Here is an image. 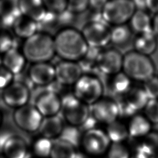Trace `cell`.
Returning a JSON list of instances; mask_svg holds the SVG:
<instances>
[{
    "mask_svg": "<svg viewBox=\"0 0 158 158\" xmlns=\"http://www.w3.org/2000/svg\"><path fill=\"white\" fill-rule=\"evenodd\" d=\"M132 42L134 51L149 57L156 51L158 46L157 37L152 30L136 34Z\"/></svg>",
    "mask_w": 158,
    "mask_h": 158,
    "instance_id": "obj_19",
    "label": "cell"
},
{
    "mask_svg": "<svg viewBox=\"0 0 158 158\" xmlns=\"http://www.w3.org/2000/svg\"><path fill=\"white\" fill-rule=\"evenodd\" d=\"M157 77H158V74H157Z\"/></svg>",
    "mask_w": 158,
    "mask_h": 158,
    "instance_id": "obj_47",
    "label": "cell"
},
{
    "mask_svg": "<svg viewBox=\"0 0 158 158\" xmlns=\"http://www.w3.org/2000/svg\"><path fill=\"white\" fill-rule=\"evenodd\" d=\"M89 7L96 12H101L109 0H88Z\"/></svg>",
    "mask_w": 158,
    "mask_h": 158,
    "instance_id": "obj_38",
    "label": "cell"
},
{
    "mask_svg": "<svg viewBox=\"0 0 158 158\" xmlns=\"http://www.w3.org/2000/svg\"><path fill=\"white\" fill-rule=\"evenodd\" d=\"M107 158H130L127 146L122 143H111L107 151Z\"/></svg>",
    "mask_w": 158,
    "mask_h": 158,
    "instance_id": "obj_30",
    "label": "cell"
},
{
    "mask_svg": "<svg viewBox=\"0 0 158 158\" xmlns=\"http://www.w3.org/2000/svg\"><path fill=\"white\" fill-rule=\"evenodd\" d=\"M105 131L112 143H122L129 136L127 126L117 120L107 124Z\"/></svg>",
    "mask_w": 158,
    "mask_h": 158,
    "instance_id": "obj_28",
    "label": "cell"
},
{
    "mask_svg": "<svg viewBox=\"0 0 158 158\" xmlns=\"http://www.w3.org/2000/svg\"><path fill=\"white\" fill-rule=\"evenodd\" d=\"M149 99H158V77L154 75L142 85Z\"/></svg>",
    "mask_w": 158,
    "mask_h": 158,
    "instance_id": "obj_32",
    "label": "cell"
},
{
    "mask_svg": "<svg viewBox=\"0 0 158 158\" xmlns=\"http://www.w3.org/2000/svg\"><path fill=\"white\" fill-rule=\"evenodd\" d=\"M27 62L22 51L14 47L2 56V65L14 75L20 73L24 69Z\"/></svg>",
    "mask_w": 158,
    "mask_h": 158,
    "instance_id": "obj_21",
    "label": "cell"
},
{
    "mask_svg": "<svg viewBox=\"0 0 158 158\" xmlns=\"http://www.w3.org/2000/svg\"><path fill=\"white\" fill-rule=\"evenodd\" d=\"M2 122H3V115H2V113L1 112V111L0 110V127L2 125Z\"/></svg>",
    "mask_w": 158,
    "mask_h": 158,
    "instance_id": "obj_42",
    "label": "cell"
},
{
    "mask_svg": "<svg viewBox=\"0 0 158 158\" xmlns=\"http://www.w3.org/2000/svg\"><path fill=\"white\" fill-rule=\"evenodd\" d=\"M49 158H77V151L70 140L59 138L52 141Z\"/></svg>",
    "mask_w": 158,
    "mask_h": 158,
    "instance_id": "obj_24",
    "label": "cell"
},
{
    "mask_svg": "<svg viewBox=\"0 0 158 158\" xmlns=\"http://www.w3.org/2000/svg\"><path fill=\"white\" fill-rule=\"evenodd\" d=\"M132 81L122 71L108 76L106 86L113 96L121 98L132 87Z\"/></svg>",
    "mask_w": 158,
    "mask_h": 158,
    "instance_id": "obj_20",
    "label": "cell"
},
{
    "mask_svg": "<svg viewBox=\"0 0 158 158\" xmlns=\"http://www.w3.org/2000/svg\"><path fill=\"white\" fill-rule=\"evenodd\" d=\"M122 71L132 81L143 83L155 75L156 67L149 56L132 50L123 55Z\"/></svg>",
    "mask_w": 158,
    "mask_h": 158,
    "instance_id": "obj_3",
    "label": "cell"
},
{
    "mask_svg": "<svg viewBox=\"0 0 158 158\" xmlns=\"http://www.w3.org/2000/svg\"><path fill=\"white\" fill-rule=\"evenodd\" d=\"M144 110V116L151 123H158V99H149Z\"/></svg>",
    "mask_w": 158,
    "mask_h": 158,
    "instance_id": "obj_33",
    "label": "cell"
},
{
    "mask_svg": "<svg viewBox=\"0 0 158 158\" xmlns=\"http://www.w3.org/2000/svg\"><path fill=\"white\" fill-rule=\"evenodd\" d=\"M18 10L37 23L44 20L48 13L43 0H18Z\"/></svg>",
    "mask_w": 158,
    "mask_h": 158,
    "instance_id": "obj_17",
    "label": "cell"
},
{
    "mask_svg": "<svg viewBox=\"0 0 158 158\" xmlns=\"http://www.w3.org/2000/svg\"><path fill=\"white\" fill-rule=\"evenodd\" d=\"M127 128L131 137L143 138L151 131V123L144 115L135 114L131 118Z\"/></svg>",
    "mask_w": 158,
    "mask_h": 158,
    "instance_id": "obj_25",
    "label": "cell"
},
{
    "mask_svg": "<svg viewBox=\"0 0 158 158\" xmlns=\"http://www.w3.org/2000/svg\"><path fill=\"white\" fill-rule=\"evenodd\" d=\"M90 116L98 122L106 125L116 120L119 116L117 101L109 97H102L89 106Z\"/></svg>",
    "mask_w": 158,
    "mask_h": 158,
    "instance_id": "obj_10",
    "label": "cell"
},
{
    "mask_svg": "<svg viewBox=\"0 0 158 158\" xmlns=\"http://www.w3.org/2000/svg\"><path fill=\"white\" fill-rule=\"evenodd\" d=\"M13 81L14 75L2 65H0V89H4Z\"/></svg>",
    "mask_w": 158,
    "mask_h": 158,
    "instance_id": "obj_37",
    "label": "cell"
},
{
    "mask_svg": "<svg viewBox=\"0 0 158 158\" xmlns=\"http://www.w3.org/2000/svg\"><path fill=\"white\" fill-rule=\"evenodd\" d=\"M151 158H158V155H157V156H152Z\"/></svg>",
    "mask_w": 158,
    "mask_h": 158,
    "instance_id": "obj_45",
    "label": "cell"
},
{
    "mask_svg": "<svg viewBox=\"0 0 158 158\" xmlns=\"http://www.w3.org/2000/svg\"><path fill=\"white\" fill-rule=\"evenodd\" d=\"M146 9L154 15L158 13V0H146Z\"/></svg>",
    "mask_w": 158,
    "mask_h": 158,
    "instance_id": "obj_39",
    "label": "cell"
},
{
    "mask_svg": "<svg viewBox=\"0 0 158 158\" xmlns=\"http://www.w3.org/2000/svg\"><path fill=\"white\" fill-rule=\"evenodd\" d=\"M110 143L106 131L95 127L86 129L80 138L83 151L92 157H99L106 153Z\"/></svg>",
    "mask_w": 158,
    "mask_h": 158,
    "instance_id": "obj_7",
    "label": "cell"
},
{
    "mask_svg": "<svg viewBox=\"0 0 158 158\" xmlns=\"http://www.w3.org/2000/svg\"><path fill=\"white\" fill-rule=\"evenodd\" d=\"M48 12L60 14L67 10L68 0H43Z\"/></svg>",
    "mask_w": 158,
    "mask_h": 158,
    "instance_id": "obj_34",
    "label": "cell"
},
{
    "mask_svg": "<svg viewBox=\"0 0 158 158\" xmlns=\"http://www.w3.org/2000/svg\"><path fill=\"white\" fill-rule=\"evenodd\" d=\"M0 158H6V157L3 155L2 152H0Z\"/></svg>",
    "mask_w": 158,
    "mask_h": 158,
    "instance_id": "obj_43",
    "label": "cell"
},
{
    "mask_svg": "<svg viewBox=\"0 0 158 158\" xmlns=\"http://www.w3.org/2000/svg\"><path fill=\"white\" fill-rule=\"evenodd\" d=\"M28 77L37 86H48L55 81L54 66L49 62L32 64L28 70Z\"/></svg>",
    "mask_w": 158,
    "mask_h": 158,
    "instance_id": "obj_15",
    "label": "cell"
},
{
    "mask_svg": "<svg viewBox=\"0 0 158 158\" xmlns=\"http://www.w3.org/2000/svg\"><path fill=\"white\" fill-rule=\"evenodd\" d=\"M151 30L158 38V13L152 17Z\"/></svg>",
    "mask_w": 158,
    "mask_h": 158,
    "instance_id": "obj_40",
    "label": "cell"
},
{
    "mask_svg": "<svg viewBox=\"0 0 158 158\" xmlns=\"http://www.w3.org/2000/svg\"><path fill=\"white\" fill-rule=\"evenodd\" d=\"M43 117L33 105L28 104L16 109L12 113V120L21 131L33 133L38 132Z\"/></svg>",
    "mask_w": 158,
    "mask_h": 158,
    "instance_id": "obj_9",
    "label": "cell"
},
{
    "mask_svg": "<svg viewBox=\"0 0 158 158\" xmlns=\"http://www.w3.org/2000/svg\"><path fill=\"white\" fill-rule=\"evenodd\" d=\"M129 27L133 33L139 34L151 31L152 17L146 10H136L132 15Z\"/></svg>",
    "mask_w": 158,
    "mask_h": 158,
    "instance_id": "obj_26",
    "label": "cell"
},
{
    "mask_svg": "<svg viewBox=\"0 0 158 158\" xmlns=\"http://www.w3.org/2000/svg\"><path fill=\"white\" fill-rule=\"evenodd\" d=\"M120 99L136 112L144 109L149 100L143 86L134 85Z\"/></svg>",
    "mask_w": 158,
    "mask_h": 158,
    "instance_id": "obj_22",
    "label": "cell"
},
{
    "mask_svg": "<svg viewBox=\"0 0 158 158\" xmlns=\"http://www.w3.org/2000/svg\"><path fill=\"white\" fill-rule=\"evenodd\" d=\"M28 147L25 139L19 135H10L4 141L2 153L6 158H27Z\"/></svg>",
    "mask_w": 158,
    "mask_h": 158,
    "instance_id": "obj_16",
    "label": "cell"
},
{
    "mask_svg": "<svg viewBox=\"0 0 158 158\" xmlns=\"http://www.w3.org/2000/svg\"><path fill=\"white\" fill-rule=\"evenodd\" d=\"M133 31L127 24L117 25L110 28V43L118 48H122L130 44L132 38Z\"/></svg>",
    "mask_w": 158,
    "mask_h": 158,
    "instance_id": "obj_27",
    "label": "cell"
},
{
    "mask_svg": "<svg viewBox=\"0 0 158 158\" xmlns=\"http://www.w3.org/2000/svg\"><path fill=\"white\" fill-rule=\"evenodd\" d=\"M28 158H35V157H28Z\"/></svg>",
    "mask_w": 158,
    "mask_h": 158,
    "instance_id": "obj_46",
    "label": "cell"
},
{
    "mask_svg": "<svg viewBox=\"0 0 158 158\" xmlns=\"http://www.w3.org/2000/svg\"><path fill=\"white\" fill-rule=\"evenodd\" d=\"M33 106L43 118L58 115L61 110L62 98L53 91H47L37 96Z\"/></svg>",
    "mask_w": 158,
    "mask_h": 158,
    "instance_id": "obj_13",
    "label": "cell"
},
{
    "mask_svg": "<svg viewBox=\"0 0 158 158\" xmlns=\"http://www.w3.org/2000/svg\"><path fill=\"white\" fill-rule=\"evenodd\" d=\"M55 80L65 86H73L83 74L78 62L62 60L54 66Z\"/></svg>",
    "mask_w": 158,
    "mask_h": 158,
    "instance_id": "obj_14",
    "label": "cell"
},
{
    "mask_svg": "<svg viewBox=\"0 0 158 158\" xmlns=\"http://www.w3.org/2000/svg\"><path fill=\"white\" fill-rule=\"evenodd\" d=\"M136 10H146V0H131Z\"/></svg>",
    "mask_w": 158,
    "mask_h": 158,
    "instance_id": "obj_41",
    "label": "cell"
},
{
    "mask_svg": "<svg viewBox=\"0 0 158 158\" xmlns=\"http://www.w3.org/2000/svg\"><path fill=\"white\" fill-rule=\"evenodd\" d=\"M52 141L39 136L32 143L31 150L33 157L35 158H49Z\"/></svg>",
    "mask_w": 158,
    "mask_h": 158,
    "instance_id": "obj_29",
    "label": "cell"
},
{
    "mask_svg": "<svg viewBox=\"0 0 158 158\" xmlns=\"http://www.w3.org/2000/svg\"><path fill=\"white\" fill-rule=\"evenodd\" d=\"M89 7L88 0H68L67 10L73 14H80L86 11Z\"/></svg>",
    "mask_w": 158,
    "mask_h": 158,
    "instance_id": "obj_35",
    "label": "cell"
},
{
    "mask_svg": "<svg viewBox=\"0 0 158 158\" xmlns=\"http://www.w3.org/2000/svg\"><path fill=\"white\" fill-rule=\"evenodd\" d=\"M104 85L101 79L93 73H83L73 85V95L90 106L103 97Z\"/></svg>",
    "mask_w": 158,
    "mask_h": 158,
    "instance_id": "obj_4",
    "label": "cell"
},
{
    "mask_svg": "<svg viewBox=\"0 0 158 158\" xmlns=\"http://www.w3.org/2000/svg\"><path fill=\"white\" fill-rule=\"evenodd\" d=\"M2 65V56L0 55V65Z\"/></svg>",
    "mask_w": 158,
    "mask_h": 158,
    "instance_id": "obj_44",
    "label": "cell"
},
{
    "mask_svg": "<svg viewBox=\"0 0 158 158\" xmlns=\"http://www.w3.org/2000/svg\"><path fill=\"white\" fill-rule=\"evenodd\" d=\"M22 52L31 64L48 62L56 55L54 38L48 33L38 31L24 40Z\"/></svg>",
    "mask_w": 158,
    "mask_h": 158,
    "instance_id": "obj_2",
    "label": "cell"
},
{
    "mask_svg": "<svg viewBox=\"0 0 158 158\" xmlns=\"http://www.w3.org/2000/svg\"><path fill=\"white\" fill-rule=\"evenodd\" d=\"M12 27L14 35L24 40L38 32V23L20 14L14 21Z\"/></svg>",
    "mask_w": 158,
    "mask_h": 158,
    "instance_id": "obj_23",
    "label": "cell"
},
{
    "mask_svg": "<svg viewBox=\"0 0 158 158\" xmlns=\"http://www.w3.org/2000/svg\"><path fill=\"white\" fill-rule=\"evenodd\" d=\"M142 144L152 156L158 155V132H149L143 138Z\"/></svg>",
    "mask_w": 158,
    "mask_h": 158,
    "instance_id": "obj_31",
    "label": "cell"
},
{
    "mask_svg": "<svg viewBox=\"0 0 158 158\" xmlns=\"http://www.w3.org/2000/svg\"><path fill=\"white\" fill-rule=\"evenodd\" d=\"M123 54L116 48L102 49L97 63V69L107 76L118 73L122 70Z\"/></svg>",
    "mask_w": 158,
    "mask_h": 158,
    "instance_id": "obj_12",
    "label": "cell"
},
{
    "mask_svg": "<svg viewBox=\"0 0 158 158\" xmlns=\"http://www.w3.org/2000/svg\"><path fill=\"white\" fill-rule=\"evenodd\" d=\"M136 9L131 0H109L101 14L102 20L109 26L127 24Z\"/></svg>",
    "mask_w": 158,
    "mask_h": 158,
    "instance_id": "obj_6",
    "label": "cell"
},
{
    "mask_svg": "<svg viewBox=\"0 0 158 158\" xmlns=\"http://www.w3.org/2000/svg\"><path fill=\"white\" fill-rule=\"evenodd\" d=\"M65 124L59 115L43 118L38 132L40 136L54 141L60 138L64 130Z\"/></svg>",
    "mask_w": 158,
    "mask_h": 158,
    "instance_id": "obj_18",
    "label": "cell"
},
{
    "mask_svg": "<svg viewBox=\"0 0 158 158\" xmlns=\"http://www.w3.org/2000/svg\"><path fill=\"white\" fill-rule=\"evenodd\" d=\"M61 117L65 123L78 127L85 125L90 117L89 106L80 101L73 94L62 98Z\"/></svg>",
    "mask_w": 158,
    "mask_h": 158,
    "instance_id": "obj_5",
    "label": "cell"
},
{
    "mask_svg": "<svg viewBox=\"0 0 158 158\" xmlns=\"http://www.w3.org/2000/svg\"><path fill=\"white\" fill-rule=\"evenodd\" d=\"M81 32L89 48L102 49L110 43V27L103 20H91Z\"/></svg>",
    "mask_w": 158,
    "mask_h": 158,
    "instance_id": "obj_8",
    "label": "cell"
},
{
    "mask_svg": "<svg viewBox=\"0 0 158 158\" xmlns=\"http://www.w3.org/2000/svg\"><path fill=\"white\" fill-rule=\"evenodd\" d=\"M53 38L55 53L64 60L78 62L89 49L81 31L73 27L61 29Z\"/></svg>",
    "mask_w": 158,
    "mask_h": 158,
    "instance_id": "obj_1",
    "label": "cell"
},
{
    "mask_svg": "<svg viewBox=\"0 0 158 158\" xmlns=\"http://www.w3.org/2000/svg\"><path fill=\"white\" fill-rule=\"evenodd\" d=\"M14 48L12 35L6 30H0V55L2 56Z\"/></svg>",
    "mask_w": 158,
    "mask_h": 158,
    "instance_id": "obj_36",
    "label": "cell"
},
{
    "mask_svg": "<svg viewBox=\"0 0 158 158\" xmlns=\"http://www.w3.org/2000/svg\"><path fill=\"white\" fill-rule=\"evenodd\" d=\"M0 1H1V0H0Z\"/></svg>",
    "mask_w": 158,
    "mask_h": 158,
    "instance_id": "obj_48",
    "label": "cell"
},
{
    "mask_svg": "<svg viewBox=\"0 0 158 158\" xmlns=\"http://www.w3.org/2000/svg\"><path fill=\"white\" fill-rule=\"evenodd\" d=\"M30 96V89L25 84L14 81L2 90V100L6 106L15 110L29 104Z\"/></svg>",
    "mask_w": 158,
    "mask_h": 158,
    "instance_id": "obj_11",
    "label": "cell"
}]
</instances>
